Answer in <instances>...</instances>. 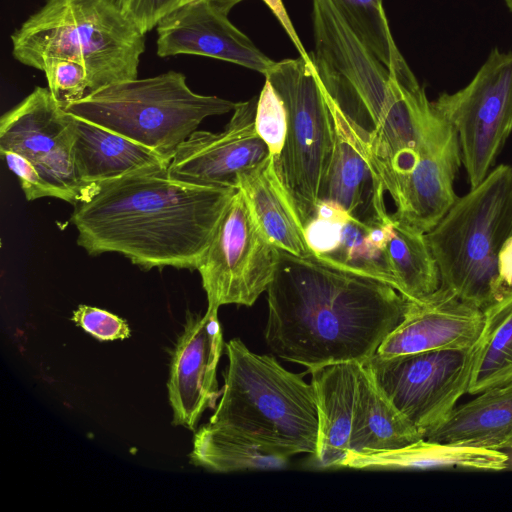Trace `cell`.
Masks as SVG:
<instances>
[{"mask_svg": "<svg viewBox=\"0 0 512 512\" xmlns=\"http://www.w3.org/2000/svg\"><path fill=\"white\" fill-rule=\"evenodd\" d=\"M266 292L267 346L308 371L373 357L407 303L385 282L282 249Z\"/></svg>", "mask_w": 512, "mask_h": 512, "instance_id": "obj_1", "label": "cell"}, {"mask_svg": "<svg viewBox=\"0 0 512 512\" xmlns=\"http://www.w3.org/2000/svg\"><path fill=\"white\" fill-rule=\"evenodd\" d=\"M236 191L147 168L89 185L70 220L89 255L121 254L143 270H197Z\"/></svg>", "mask_w": 512, "mask_h": 512, "instance_id": "obj_2", "label": "cell"}, {"mask_svg": "<svg viewBox=\"0 0 512 512\" xmlns=\"http://www.w3.org/2000/svg\"><path fill=\"white\" fill-rule=\"evenodd\" d=\"M314 49L320 82L359 138L385 188L415 168L434 120L418 83L406 85L360 41L333 0H312Z\"/></svg>", "mask_w": 512, "mask_h": 512, "instance_id": "obj_3", "label": "cell"}, {"mask_svg": "<svg viewBox=\"0 0 512 512\" xmlns=\"http://www.w3.org/2000/svg\"><path fill=\"white\" fill-rule=\"evenodd\" d=\"M228 365L209 423L239 432L290 457L315 454L318 407L312 383L239 338L225 344Z\"/></svg>", "mask_w": 512, "mask_h": 512, "instance_id": "obj_4", "label": "cell"}, {"mask_svg": "<svg viewBox=\"0 0 512 512\" xmlns=\"http://www.w3.org/2000/svg\"><path fill=\"white\" fill-rule=\"evenodd\" d=\"M11 42L13 57L35 69L50 57L81 63L90 93L138 78L145 51V34L115 0H46L12 33Z\"/></svg>", "mask_w": 512, "mask_h": 512, "instance_id": "obj_5", "label": "cell"}, {"mask_svg": "<svg viewBox=\"0 0 512 512\" xmlns=\"http://www.w3.org/2000/svg\"><path fill=\"white\" fill-rule=\"evenodd\" d=\"M512 236V166L499 165L462 196L426 233L441 287L486 309L506 294L498 256Z\"/></svg>", "mask_w": 512, "mask_h": 512, "instance_id": "obj_6", "label": "cell"}, {"mask_svg": "<svg viewBox=\"0 0 512 512\" xmlns=\"http://www.w3.org/2000/svg\"><path fill=\"white\" fill-rule=\"evenodd\" d=\"M235 105L195 93L184 74L168 71L108 85L64 109L172 159L205 118L233 111Z\"/></svg>", "mask_w": 512, "mask_h": 512, "instance_id": "obj_7", "label": "cell"}, {"mask_svg": "<svg viewBox=\"0 0 512 512\" xmlns=\"http://www.w3.org/2000/svg\"><path fill=\"white\" fill-rule=\"evenodd\" d=\"M265 78L286 108L287 134L276 165L304 225L315 212L332 160L333 115L310 53L274 62Z\"/></svg>", "mask_w": 512, "mask_h": 512, "instance_id": "obj_8", "label": "cell"}, {"mask_svg": "<svg viewBox=\"0 0 512 512\" xmlns=\"http://www.w3.org/2000/svg\"><path fill=\"white\" fill-rule=\"evenodd\" d=\"M476 344L467 349L426 351L363 362L387 399L425 438L468 393Z\"/></svg>", "mask_w": 512, "mask_h": 512, "instance_id": "obj_9", "label": "cell"}, {"mask_svg": "<svg viewBox=\"0 0 512 512\" xmlns=\"http://www.w3.org/2000/svg\"><path fill=\"white\" fill-rule=\"evenodd\" d=\"M432 102L455 129L468 182L477 186L512 132V51L493 48L464 88Z\"/></svg>", "mask_w": 512, "mask_h": 512, "instance_id": "obj_10", "label": "cell"}, {"mask_svg": "<svg viewBox=\"0 0 512 512\" xmlns=\"http://www.w3.org/2000/svg\"><path fill=\"white\" fill-rule=\"evenodd\" d=\"M278 252L237 189L197 269L208 307L252 306L274 277Z\"/></svg>", "mask_w": 512, "mask_h": 512, "instance_id": "obj_11", "label": "cell"}, {"mask_svg": "<svg viewBox=\"0 0 512 512\" xmlns=\"http://www.w3.org/2000/svg\"><path fill=\"white\" fill-rule=\"evenodd\" d=\"M75 117L45 87H35L1 116L0 151H14L29 159L55 198L72 205L86 188L74 162Z\"/></svg>", "mask_w": 512, "mask_h": 512, "instance_id": "obj_12", "label": "cell"}, {"mask_svg": "<svg viewBox=\"0 0 512 512\" xmlns=\"http://www.w3.org/2000/svg\"><path fill=\"white\" fill-rule=\"evenodd\" d=\"M258 96L238 102L224 130L194 131L175 151L171 177L198 185L237 188L239 174L269 155L255 128Z\"/></svg>", "mask_w": 512, "mask_h": 512, "instance_id": "obj_13", "label": "cell"}, {"mask_svg": "<svg viewBox=\"0 0 512 512\" xmlns=\"http://www.w3.org/2000/svg\"><path fill=\"white\" fill-rule=\"evenodd\" d=\"M218 309L208 307L204 315L188 312L171 353L167 388L173 424L192 431L221 393L216 372L224 341Z\"/></svg>", "mask_w": 512, "mask_h": 512, "instance_id": "obj_14", "label": "cell"}, {"mask_svg": "<svg viewBox=\"0 0 512 512\" xmlns=\"http://www.w3.org/2000/svg\"><path fill=\"white\" fill-rule=\"evenodd\" d=\"M157 55H197L224 60L264 76L274 64L252 40L234 26L228 13L209 0L188 3L156 27Z\"/></svg>", "mask_w": 512, "mask_h": 512, "instance_id": "obj_15", "label": "cell"}, {"mask_svg": "<svg viewBox=\"0 0 512 512\" xmlns=\"http://www.w3.org/2000/svg\"><path fill=\"white\" fill-rule=\"evenodd\" d=\"M483 322V310L440 286L429 295L407 300L401 322L385 338L377 354L390 357L467 349L477 343Z\"/></svg>", "mask_w": 512, "mask_h": 512, "instance_id": "obj_16", "label": "cell"}, {"mask_svg": "<svg viewBox=\"0 0 512 512\" xmlns=\"http://www.w3.org/2000/svg\"><path fill=\"white\" fill-rule=\"evenodd\" d=\"M390 218L385 223L368 224L333 202L319 200L314 214L304 223L305 238L312 255L321 261L397 290L386 252Z\"/></svg>", "mask_w": 512, "mask_h": 512, "instance_id": "obj_17", "label": "cell"}, {"mask_svg": "<svg viewBox=\"0 0 512 512\" xmlns=\"http://www.w3.org/2000/svg\"><path fill=\"white\" fill-rule=\"evenodd\" d=\"M325 95L334 119L335 143L320 200L339 205L365 223H385L390 218L384 200L386 191L369 161L367 147L340 108Z\"/></svg>", "mask_w": 512, "mask_h": 512, "instance_id": "obj_18", "label": "cell"}, {"mask_svg": "<svg viewBox=\"0 0 512 512\" xmlns=\"http://www.w3.org/2000/svg\"><path fill=\"white\" fill-rule=\"evenodd\" d=\"M360 367L361 363L341 362L309 370L318 407L317 448L312 455L318 468H344Z\"/></svg>", "mask_w": 512, "mask_h": 512, "instance_id": "obj_19", "label": "cell"}, {"mask_svg": "<svg viewBox=\"0 0 512 512\" xmlns=\"http://www.w3.org/2000/svg\"><path fill=\"white\" fill-rule=\"evenodd\" d=\"M237 189L244 195L265 234L279 249L299 257L312 255L303 222L273 156L269 154L241 172Z\"/></svg>", "mask_w": 512, "mask_h": 512, "instance_id": "obj_20", "label": "cell"}, {"mask_svg": "<svg viewBox=\"0 0 512 512\" xmlns=\"http://www.w3.org/2000/svg\"><path fill=\"white\" fill-rule=\"evenodd\" d=\"M74 162L87 189L135 171L169 167L171 158L116 132L75 116Z\"/></svg>", "mask_w": 512, "mask_h": 512, "instance_id": "obj_21", "label": "cell"}, {"mask_svg": "<svg viewBox=\"0 0 512 512\" xmlns=\"http://www.w3.org/2000/svg\"><path fill=\"white\" fill-rule=\"evenodd\" d=\"M425 439L495 451L512 449V383L456 406Z\"/></svg>", "mask_w": 512, "mask_h": 512, "instance_id": "obj_22", "label": "cell"}, {"mask_svg": "<svg viewBox=\"0 0 512 512\" xmlns=\"http://www.w3.org/2000/svg\"><path fill=\"white\" fill-rule=\"evenodd\" d=\"M503 451L461 446L422 438L396 449L349 451L344 467L366 470H401L457 467L500 471L508 466Z\"/></svg>", "mask_w": 512, "mask_h": 512, "instance_id": "obj_23", "label": "cell"}, {"mask_svg": "<svg viewBox=\"0 0 512 512\" xmlns=\"http://www.w3.org/2000/svg\"><path fill=\"white\" fill-rule=\"evenodd\" d=\"M422 438L417 428L382 393L361 363L350 451L396 449Z\"/></svg>", "mask_w": 512, "mask_h": 512, "instance_id": "obj_24", "label": "cell"}, {"mask_svg": "<svg viewBox=\"0 0 512 512\" xmlns=\"http://www.w3.org/2000/svg\"><path fill=\"white\" fill-rule=\"evenodd\" d=\"M191 463L212 472L286 468L290 456L239 432L207 423L194 435Z\"/></svg>", "mask_w": 512, "mask_h": 512, "instance_id": "obj_25", "label": "cell"}, {"mask_svg": "<svg viewBox=\"0 0 512 512\" xmlns=\"http://www.w3.org/2000/svg\"><path fill=\"white\" fill-rule=\"evenodd\" d=\"M386 252L397 291L407 300L429 295L441 286L438 265L426 233L391 217L387 225Z\"/></svg>", "mask_w": 512, "mask_h": 512, "instance_id": "obj_26", "label": "cell"}, {"mask_svg": "<svg viewBox=\"0 0 512 512\" xmlns=\"http://www.w3.org/2000/svg\"><path fill=\"white\" fill-rule=\"evenodd\" d=\"M468 393L512 383V292L483 310Z\"/></svg>", "mask_w": 512, "mask_h": 512, "instance_id": "obj_27", "label": "cell"}, {"mask_svg": "<svg viewBox=\"0 0 512 512\" xmlns=\"http://www.w3.org/2000/svg\"><path fill=\"white\" fill-rule=\"evenodd\" d=\"M360 41L406 85L417 81L400 53L389 27L383 0H333Z\"/></svg>", "mask_w": 512, "mask_h": 512, "instance_id": "obj_28", "label": "cell"}, {"mask_svg": "<svg viewBox=\"0 0 512 512\" xmlns=\"http://www.w3.org/2000/svg\"><path fill=\"white\" fill-rule=\"evenodd\" d=\"M38 70L44 72L48 89L62 107L90 93L88 72L84 65L77 61L50 57L42 61Z\"/></svg>", "mask_w": 512, "mask_h": 512, "instance_id": "obj_29", "label": "cell"}, {"mask_svg": "<svg viewBox=\"0 0 512 512\" xmlns=\"http://www.w3.org/2000/svg\"><path fill=\"white\" fill-rule=\"evenodd\" d=\"M255 128L268 147L269 154L277 161L287 134V112L284 103L266 80L258 96Z\"/></svg>", "mask_w": 512, "mask_h": 512, "instance_id": "obj_30", "label": "cell"}, {"mask_svg": "<svg viewBox=\"0 0 512 512\" xmlns=\"http://www.w3.org/2000/svg\"><path fill=\"white\" fill-rule=\"evenodd\" d=\"M124 14L133 24L146 34L167 15L178 8L197 0H115ZM220 7L223 11L229 12L237 4L245 0H209Z\"/></svg>", "mask_w": 512, "mask_h": 512, "instance_id": "obj_31", "label": "cell"}, {"mask_svg": "<svg viewBox=\"0 0 512 512\" xmlns=\"http://www.w3.org/2000/svg\"><path fill=\"white\" fill-rule=\"evenodd\" d=\"M72 320L87 333L101 341L126 339L130 337L127 322L106 310L79 305L73 312Z\"/></svg>", "mask_w": 512, "mask_h": 512, "instance_id": "obj_32", "label": "cell"}, {"mask_svg": "<svg viewBox=\"0 0 512 512\" xmlns=\"http://www.w3.org/2000/svg\"><path fill=\"white\" fill-rule=\"evenodd\" d=\"M0 154L9 169L19 179L21 189L28 201L44 197L55 198L54 192L29 159L14 151H0Z\"/></svg>", "mask_w": 512, "mask_h": 512, "instance_id": "obj_33", "label": "cell"}, {"mask_svg": "<svg viewBox=\"0 0 512 512\" xmlns=\"http://www.w3.org/2000/svg\"><path fill=\"white\" fill-rule=\"evenodd\" d=\"M268 8L273 12L276 16L280 24L282 25L284 31L289 36L293 45L299 53V56L304 58L309 57V53L304 49V46L301 43L300 38L298 37L296 30L286 12L285 6L282 0H262Z\"/></svg>", "mask_w": 512, "mask_h": 512, "instance_id": "obj_34", "label": "cell"}, {"mask_svg": "<svg viewBox=\"0 0 512 512\" xmlns=\"http://www.w3.org/2000/svg\"><path fill=\"white\" fill-rule=\"evenodd\" d=\"M500 281L507 292H512V236L504 243L498 256Z\"/></svg>", "mask_w": 512, "mask_h": 512, "instance_id": "obj_35", "label": "cell"}, {"mask_svg": "<svg viewBox=\"0 0 512 512\" xmlns=\"http://www.w3.org/2000/svg\"><path fill=\"white\" fill-rule=\"evenodd\" d=\"M509 10L512 12V0H504Z\"/></svg>", "mask_w": 512, "mask_h": 512, "instance_id": "obj_36", "label": "cell"}]
</instances>
